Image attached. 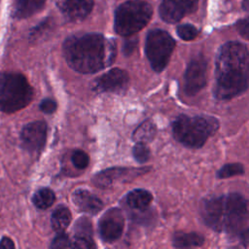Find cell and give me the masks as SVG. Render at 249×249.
I'll list each match as a JSON object with an SVG mask.
<instances>
[{"instance_id":"1","label":"cell","mask_w":249,"mask_h":249,"mask_svg":"<svg viewBox=\"0 0 249 249\" xmlns=\"http://www.w3.org/2000/svg\"><path fill=\"white\" fill-rule=\"evenodd\" d=\"M249 55L246 45L240 42L224 44L216 58L214 95L220 100L231 99L248 88Z\"/></svg>"},{"instance_id":"2","label":"cell","mask_w":249,"mask_h":249,"mask_svg":"<svg viewBox=\"0 0 249 249\" xmlns=\"http://www.w3.org/2000/svg\"><path fill=\"white\" fill-rule=\"evenodd\" d=\"M62 49L68 65L84 74L109 66L116 56L114 42L98 33L71 36L64 41Z\"/></svg>"},{"instance_id":"3","label":"cell","mask_w":249,"mask_h":249,"mask_svg":"<svg viewBox=\"0 0 249 249\" xmlns=\"http://www.w3.org/2000/svg\"><path fill=\"white\" fill-rule=\"evenodd\" d=\"M201 215L204 223L216 231H226L248 241V207L240 194L213 196L203 201Z\"/></svg>"},{"instance_id":"4","label":"cell","mask_w":249,"mask_h":249,"mask_svg":"<svg viewBox=\"0 0 249 249\" xmlns=\"http://www.w3.org/2000/svg\"><path fill=\"white\" fill-rule=\"evenodd\" d=\"M219 128V122L210 116H179L172 124L174 138L186 147L200 148Z\"/></svg>"},{"instance_id":"5","label":"cell","mask_w":249,"mask_h":249,"mask_svg":"<svg viewBox=\"0 0 249 249\" xmlns=\"http://www.w3.org/2000/svg\"><path fill=\"white\" fill-rule=\"evenodd\" d=\"M33 98V89L20 73L0 74V110L14 113L27 106Z\"/></svg>"},{"instance_id":"6","label":"cell","mask_w":249,"mask_h":249,"mask_svg":"<svg viewBox=\"0 0 249 249\" xmlns=\"http://www.w3.org/2000/svg\"><path fill=\"white\" fill-rule=\"evenodd\" d=\"M153 15L152 6L143 0H128L115 11L114 29L121 36H130L143 29Z\"/></svg>"},{"instance_id":"7","label":"cell","mask_w":249,"mask_h":249,"mask_svg":"<svg viewBox=\"0 0 249 249\" xmlns=\"http://www.w3.org/2000/svg\"><path fill=\"white\" fill-rule=\"evenodd\" d=\"M174 47L175 41L166 31L162 29L149 31L145 41V53L154 71L160 72L166 67Z\"/></svg>"},{"instance_id":"8","label":"cell","mask_w":249,"mask_h":249,"mask_svg":"<svg viewBox=\"0 0 249 249\" xmlns=\"http://www.w3.org/2000/svg\"><path fill=\"white\" fill-rule=\"evenodd\" d=\"M207 61L203 55L194 57L188 64L184 76V89L188 95H194L206 85Z\"/></svg>"},{"instance_id":"9","label":"cell","mask_w":249,"mask_h":249,"mask_svg":"<svg viewBox=\"0 0 249 249\" xmlns=\"http://www.w3.org/2000/svg\"><path fill=\"white\" fill-rule=\"evenodd\" d=\"M124 218L119 208L107 210L99 220L98 231L100 237L105 242H114L118 240L124 231Z\"/></svg>"},{"instance_id":"10","label":"cell","mask_w":249,"mask_h":249,"mask_svg":"<svg viewBox=\"0 0 249 249\" xmlns=\"http://www.w3.org/2000/svg\"><path fill=\"white\" fill-rule=\"evenodd\" d=\"M198 0H162L159 9L160 17L167 23H175L196 11Z\"/></svg>"},{"instance_id":"11","label":"cell","mask_w":249,"mask_h":249,"mask_svg":"<svg viewBox=\"0 0 249 249\" xmlns=\"http://www.w3.org/2000/svg\"><path fill=\"white\" fill-rule=\"evenodd\" d=\"M128 81L126 71L113 68L94 81L93 89L97 92H122L127 87Z\"/></svg>"},{"instance_id":"12","label":"cell","mask_w":249,"mask_h":249,"mask_svg":"<svg viewBox=\"0 0 249 249\" xmlns=\"http://www.w3.org/2000/svg\"><path fill=\"white\" fill-rule=\"evenodd\" d=\"M47 139V124L45 122H32L23 126L20 132L22 146L29 152L40 151Z\"/></svg>"},{"instance_id":"13","label":"cell","mask_w":249,"mask_h":249,"mask_svg":"<svg viewBox=\"0 0 249 249\" xmlns=\"http://www.w3.org/2000/svg\"><path fill=\"white\" fill-rule=\"evenodd\" d=\"M93 0H57L56 5L65 17L72 22H77L85 19L93 8Z\"/></svg>"},{"instance_id":"14","label":"cell","mask_w":249,"mask_h":249,"mask_svg":"<svg viewBox=\"0 0 249 249\" xmlns=\"http://www.w3.org/2000/svg\"><path fill=\"white\" fill-rule=\"evenodd\" d=\"M144 169L139 168H120V167H114L110 169H106L103 171H100L92 178V183L97 187L101 189L109 188L112 186V184L115 181H119L120 179L124 178H133L138 175H140Z\"/></svg>"},{"instance_id":"15","label":"cell","mask_w":249,"mask_h":249,"mask_svg":"<svg viewBox=\"0 0 249 249\" xmlns=\"http://www.w3.org/2000/svg\"><path fill=\"white\" fill-rule=\"evenodd\" d=\"M72 241V248H94L95 244L92 238V227L90 221L86 218H80L74 227V238Z\"/></svg>"},{"instance_id":"16","label":"cell","mask_w":249,"mask_h":249,"mask_svg":"<svg viewBox=\"0 0 249 249\" xmlns=\"http://www.w3.org/2000/svg\"><path fill=\"white\" fill-rule=\"evenodd\" d=\"M72 199L81 211L89 214H96L103 207L101 199L87 190L79 189L75 191L72 196Z\"/></svg>"},{"instance_id":"17","label":"cell","mask_w":249,"mask_h":249,"mask_svg":"<svg viewBox=\"0 0 249 249\" xmlns=\"http://www.w3.org/2000/svg\"><path fill=\"white\" fill-rule=\"evenodd\" d=\"M45 3L46 0H17L13 10V18L18 19L29 18L40 12Z\"/></svg>"},{"instance_id":"18","label":"cell","mask_w":249,"mask_h":249,"mask_svg":"<svg viewBox=\"0 0 249 249\" xmlns=\"http://www.w3.org/2000/svg\"><path fill=\"white\" fill-rule=\"evenodd\" d=\"M204 238L197 232L177 231L172 237V245L176 248H190L201 246Z\"/></svg>"},{"instance_id":"19","label":"cell","mask_w":249,"mask_h":249,"mask_svg":"<svg viewBox=\"0 0 249 249\" xmlns=\"http://www.w3.org/2000/svg\"><path fill=\"white\" fill-rule=\"evenodd\" d=\"M153 196L150 192L142 189H136L129 192L126 196V202L132 209L143 211L152 202Z\"/></svg>"},{"instance_id":"20","label":"cell","mask_w":249,"mask_h":249,"mask_svg":"<svg viewBox=\"0 0 249 249\" xmlns=\"http://www.w3.org/2000/svg\"><path fill=\"white\" fill-rule=\"evenodd\" d=\"M70 222H71L70 210L64 205L57 206L53 212L52 218H51L53 230L55 231L56 232L64 231L69 226Z\"/></svg>"},{"instance_id":"21","label":"cell","mask_w":249,"mask_h":249,"mask_svg":"<svg viewBox=\"0 0 249 249\" xmlns=\"http://www.w3.org/2000/svg\"><path fill=\"white\" fill-rule=\"evenodd\" d=\"M156 135V126L151 121L142 123L133 132L132 138L136 142L148 143L154 139Z\"/></svg>"},{"instance_id":"22","label":"cell","mask_w":249,"mask_h":249,"mask_svg":"<svg viewBox=\"0 0 249 249\" xmlns=\"http://www.w3.org/2000/svg\"><path fill=\"white\" fill-rule=\"evenodd\" d=\"M32 200L37 208L47 209L53 204L55 200V196L51 189L42 188L34 194Z\"/></svg>"},{"instance_id":"23","label":"cell","mask_w":249,"mask_h":249,"mask_svg":"<svg viewBox=\"0 0 249 249\" xmlns=\"http://www.w3.org/2000/svg\"><path fill=\"white\" fill-rule=\"evenodd\" d=\"M244 173V166L241 163H228L220 168L217 172V177L220 179L230 178L235 175H241Z\"/></svg>"},{"instance_id":"24","label":"cell","mask_w":249,"mask_h":249,"mask_svg":"<svg viewBox=\"0 0 249 249\" xmlns=\"http://www.w3.org/2000/svg\"><path fill=\"white\" fill-rule=\"evenodd\" d=\"M176 32L177 35L184 41H192L195 38L197 37L199 30L189 23H185V24H180L177 26L176 28Z\"/></svg>"},{"instance_id":"25","label":"cell","mask_w":249,"mask_h":249,"mask_svg":"<svg viewBox=\"0 0 249 249\" xmlns=\"http://www.w3.org/2000/svg\"><path fill=\"white\" fill-rule=\"evenodd\" d=\"M132 154H133V157L136 160V161H138L140 163L146 162L150 158V150L146 146V143L137 142L133 147Z\"/></svg>"},{"instance_id":"26","label":"cell","mask_w":249,"mask_h":249,"mask_svg":"<svg viewBox=\"0 0 249 249\" xmlns=\"http://www.w3.org/2000/svg\"><path fill=\"white\" fill-rule=\"evenodd\" d=\"M71 161L78 169H85L89 162L88 154L82 150H76L71 156Z\"/></svg>"},{"instance_id":"27","label":"cell","mask_w":249,"mask_h":249,"mask_svg":"<svg viewBox=\"0 0 249 249\" xmlns=\"http://www.w3.org/2000/svg\"><path fill=\"white\" fill-rule=\"evenodd\" d=\"M52 248H72V241L67 234L63 231L58 232V234L53 238L52 244Z\"/></svg>"},{"instance_id":"28","label":"cell","mask_w":249,"mask_h":249,"mask_svg":"<svg viewBox=\"0 0 249 249\" xmlns=\"http://www.w3.org/2000/svg\"><path fill=\"white\" fill-rule=\"evenodd\" d=\"M52 26V18H45V20H43L41 23H39L37 26H35L32 31L30 32V38L35 39L38 38L39 36H41L45 31H47L48 29H50V27Z\"/></svg>"},{"instance_id":"29","label":"cell","mask_w":249,"mask_h":249,"mask_svg":"<svg viewBox=\"0 0 249 249\" xmlns=\"http://www.w3.org/2000/svg\"><path fill=\"white\" fill-rule=\"evenodd\" d=\"M57 104L53 99L51 98H46L43 99L39 105V108L42 112L46 113V114H52L56 110Z\"/></svg>"},{"instance_id":"30","label":"cell","mask_w":249,"mask_h":249,"mask_svg":"<svg viewBox=\"0 0 249 249\" xmlns=\"http://www.w3.org/2000/svg\"><path fill=\"white\" fill-rule=\"evenodd\" d=\"M236 29L239 32V34L245 38L248 39V31H249V22H248V18H245L243 19H240L237 21L236 23Z\"/></svg>"},{"instance_id":"31","label":"cell","mask_w":249,"mask_h":249,"mask_svg":"<svg viewBox=\"0 0 249 249\" xmlns=\"http://www.w3.org/2000/svg\"><path fill=\"white\" fill-rule=\"evenodd\" d=\"M137 39L136 38H132L129 40H126L124 45H123V53L124 55H130L134 50L137 47Z\"/></svg>"},{"instance_id":"32","label":"cell","mask_w":249,"mask_h":249,"mask_svg":"<svg viewBox=\"0 0 249 249\" xmlns=\"http://www.w3.org/2000/svg\"><path fill=\"white\" fill-rule=\"evenodd\" d=\"M0 248L1 249H12V248H15V244L11 238L4 236L0 240Z\"/></svg>"},{"instance_id":"33","label":"cell","mask_w":249,"mask_h":249,"mask_svg":"<svg viewBox=\"0 0 249 249\" xmlns=\"http://www.w3.org/2000/svg\"><path fill=\"white\" fill-rule=\"evenodd\" d=\"M248 0H243L242 1V7H243V9L245 10V11H247L248 10Z\"/></svg>"}]
</instances>
